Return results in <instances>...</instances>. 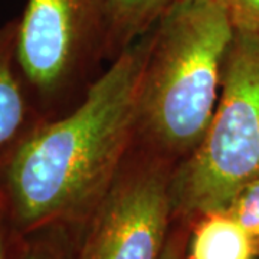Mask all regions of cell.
I'll list each match as a JSON object with an SVG mask.
<instances>
[{
    "label": "cell",
    "mask_w": 259,
    "mask_h": 259,
    "mask_svg": "<svg viewBox=\"0 0 259 259\" xmlns=\"http://www.w3.org/2000/svg\"><path fill=\"white\" fill-rule=\"evenodd\" d=\"M150 30L122 49L79 102L37 118L0 166V207L22 236L51 225L81 233L136 140Z\"/></svg>",
    "instance_id": "1"
},
{
    "label": "cell",
    "mask_w": 259,
    "mask_h": 259,
    "mask_svg": "<svg viewBox=\"0 0 259 259\" xmlns=\"http://www.w3.org/2000/svg\"><path fill=\"white\" fill-rule=\"evenodd\" d=\"M150 35L134 146L176 166L212 121L235 28L216 0H179Z\"/></svg>",
    "instance_id": "2"
},
{
    "label": "cell",
    "mask_w": 259,
    "mask_h": 259,
    "mask_svg": "<svg viewBox=\"0 0 259 259\" xmlns=\"http://www.w3.org/2000/svg\"><path fill=\"white\" fill-rule=\"evenodd\" d=\"M259 179V36L236 30L223 65L222 90L202 141L173 167V222L225 212Z\"/></svg>",
    "instance_id": "3"
},
{
    "label": "cell",
    "mask_w": 259,
    "mask_h": 259,
    "mask_svg": "<svg viewBox=\"0 0 259 259\" xmlns=\"http://www.w3.org/2000/svg\"><path fill=\"white\" fill-rule=\"evenodd\" d=\"M107 0H29L18 19L16 61L37 118L62 107L105 56Z\"/></svg>",
    "instance_id": "4"
},
{
    "label": "cell",
    "mask_w": 259,
    "mask_h": 259,
    "mask_svg": "<svg viewBox=\"0 0 259 259\" xmlns=\"http://www.w3.org/2000/svg\"><path fill=\"white\" fill-rule=\"evenodd\" d=\"M173 164L133 146L78 239L76 259H158L173 225Z\"/></svg>",
    "instance_id": "5"
},
{
    "label": "cell",
    "mask_w": 259,
    "mask_h": 259,
    "mask_svg": "<svg viewBox=\"0 0 259 259\" xmlns=\"http://www.w3.org/2000/svg\"><path fill=\"white\" fill-rule=\"evenodd\" d=\"M18 19L0 26V166L12 146L37 120L16 61Z\"/></svg>",
    "instance_id": "6"
},
{
    "label": "cell",
    "mask_w": 259,
    "mask_h": 259,
    "mask_svg": "<svg viewBox=\"0 0 259 259\" xmlns=\"http://www.w3.org/2000/svg\"><path fill=\"white\" fill-rule=\"evenodd\" d=\"M256 241L226 212L202 214L192 225L187 259H256Z\"/></svg>",
    "instance_id": "7"
},
{
    "label": "cell",
    "mask_w": 259,
    "mask_h": 259,
    "mask_svg": "<svg viewBox=\"0 0 259 259\" xmlns=\"http://www.w3.org/2000/svg\"><path fill=\"white\" fill-rule=\"evenodd\" d=\"M179 0H107L105 58L114 59L122 49L147 33Z\"/></svg>",
    "instance_id": "8"
},
{
    "label": "cell",
    "mask_w": 259,
    "mask_h": 259,
    "mask_svg": "<svg viewBox=\"0 0 259 259\" xmlns=\"http://www.w3.org/2000/svg\"><path fill=\"white\" fill-rule=\"evenodd\" d=\"M79 232L51 225L18 236L12 259H76Z\"/></svg>",
    "instance_id": "9"
},
{
    "label": "cell",
    "mask_w": 259,
    "mask_h": 259,
    "mask_svg": "<svg viewBox=\"0 0 259 259\" xmlns=\"http://www.w3.org/2000/svg\"><path fill=\"white\" fill-rule=\"evenodd\" d=\"M225 212L249 233L259 248V179L243 186Z\"/></svg>",
    "instance_id": "10"
},
{
    "label": "cell",
    "mask_w": 259,
    "mask_h": 259,
    "mask_svg": "<svg viewBox=\"0 0 259 259\" xmlns=\"http://www.w3.org/2000/svg\"><path fill=\"white\" fill-rule=\"evenodd\" d=\"M226 10L236 30L259 36V0H216Z\"/></svg>",
    "instance_id": "11"
},
{
    "label": "cell",
    "mask_w": 259,
    "mask_h": 259,
    "mask_svg": "<svg viewBox=\"0 0 259 259\" xmlns=\"http://www.w3.org/2000/svg\"><path fill=\"white\" fill-rule=\"evenodd\" d=\"M192 225L186 222H173L168 232L166 245L158 259H187V245Z\"/></svg>",
    "instance_id": "12"
},
{
    "label": "cell",
    "mask_w": 259,
    "mask_h": 259,
    "mask_svg": "<svg viewBox=\"0 0 259 259\" xmlns=\"http://www.w3.org/2000/svg\"><path fill=\"white\" fill-rule=\"evenodd\" d=\"M18 235L13 232L6 214L0 207V259H12Z\"/></svg>",
    "instance_id": "13"
}]
</instances>
